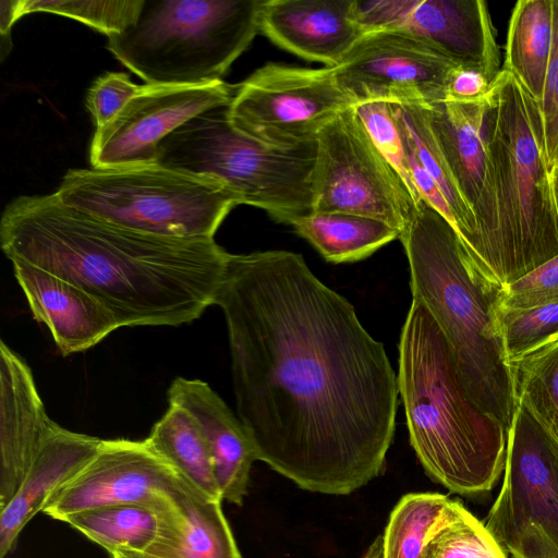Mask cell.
<instances>
[{"instance_id":"obj_16","label":"cell","mask_w":558,"mask_h":558,"mask_svg":"<svg viewBox=\"0 0 558 558\" xmlns=\"http://www.w3.org/2000/svg\"><path fill=\"white\" fill-rule=\"evenodd\" d=\"M487 94L472 102L441 100L422 105L456 185L475 217L477 232L468 252L484 272L497 231L486 134Z\"/></svg>"},{"instance_id":"obj_39","label":"cell","mask_w":558,"mask_h":558,"mask_svg":"<svg viewBox=\"0 0 558 558\" xmlns=\"http://www.w3.org/2000/svg\"><path fill=\"white\" fill-rule=\"evenodd\" d=\"M22 17L21 15V0H2L1 1V17H0V31L1 40L10 41V32L13 24Z\"/></svg>"},{"instance_id":"obj_30","label":"cell","mask_w":558,"mask_h":558,"mask_svg":"<svg viewBox=\"0 0 558 558\" xmlns=\"http://www.w3.org/2000/svg\"><path fill=\"white\" fill-rule=\"evenodd\" d=\"M144 0L111 1H44L21 0V15L49 12L80 21L107 35L120 34L133 25Z\"/></svg>"},{"instance_id":"obj_29","label":"cell","mask_w":558,"mask_h":558,"mask_svg":"<svg viewBox=\"0 0 558 558\" xmlns=\"http://www.w3.org/2000/svg\"><path fill=\"white\" fill-rule=\"evenodd\" d=\"M509 364L518 403L558 442V336Z\"/></svg>"},{"instance_id":"obj_8","label":"cell","mask_w":558,"mask_h":558,"mask_svg":"<svg viewBox=\"0 0 558 558\" xmlns=\"http://www.w3.org/2000/svg\"><path fill=\"white\" fill-rule=\"evenodd\" d=\"M65 205L143 233L214 238L241 204L219 180L158 163L122 169H72L54 192Z\"/></svg>"},{"instance_id":"obj_14","label":"cell","mask_w":558,"mask_h":558,"mask_svg":"<svg viewBox=\"0 0 558 558\" xmlns=\"http://www.w3.org/2000/svg\"><path fill=\"white\" fill-rule=\"evenodd\" d=\"M235 88L223 81L191 86L148 85L107 124L95 129L89 160L94 169L156 163L157 147L193 117L229 105Z\"/></svg>"},{"instance_id":"obj_25","label":"cell","mask_w":558,"mask_h":558,"mask_svg":"<svg viewBox=\"0 0 558 558\" xmlns=\"http://www.w3.org/2000/svg\"><path fill=\"white\" fill-rule=\"evenodd\" d=\"M553 43L551 0H520L511 12L505 63L538 102L541 100Z\"/></svg>"},{"instance_id":"obj_38","label":"cell","mask_w":558,"mask_h":558,"mask_svg":"<svg viewBox=\"0 0 558 558\" xmlns=\"http://www.w3.org/2000/svg\"><path fill=\"white\" fill-rule=\"evenodd\" d=\"M512 558H558V545L535 524L527 525L506 548Z\"/></svg>"},{"instance_id":"obj_15","label":"cell","mask_w":558,"mask_h":558,"mask_svg":"<svg viewBox=\"0 0 558 558\" xmlns=\"http://www.w3.org/2000/svg\"><path fill=\"white\" fill-rule=\"evenodd\" d=\"M185 485L146 441L102 439L95 456L46 502L43 513L64 521L97 507L144 504L162 508Z\"/></svg>"},{"instance_id":"obj_7","label":"cell","mask_w":558,"mask_h":558,"mask_svg":"<svg viewBox=\"0 0 558 558\" xmlns=\"http://www.w3.org/2000/svg\"><path fill=\"white\" fill-rule=\"evenodd\" d=\"M228 106L208 109L168 134L156 163L219 180L241 204L291 225L314 211L312 174L317 141L296 148L266 145L236 130Z\"/></svg>"},{"instance_id":"obj_35","label":"cell","mask_w":558,"mask_h":558,"mask_svg":"<svg viewBox=\"0 0 558 558\" xmlns=\"http://www.w3.org/2000/svg\"><path fill=\"white\" fill-rule=\"evenodd\" d=\"M144 87L133 83L123 72H106L98 76L86 93V108L95 128L107 124Z\"/></svg>"},{"instance_id":"obj_5","label":"cell","mask_w":558,"mask_h":558,"mask_svg":"<svg viewBox=\"0 0 558 558\" xmlns=\"http://www.w3.org/2000/svg\"><path fill=\"white\" fill-rule=\"evenodd\" d=\"M487 100L497 231L485 272L506 287L558 255V217L537 101L504 69Z\"/></svg>"},{"instance_id":"obj_19","label":"cell","mask_w":558,"mask_h":558,"mask_svg":"<svg viewBox=\"0 0 558 558\" xmlns=\"http://www.w3.org/2000/svg\"><path fill=\"white\" fill-rule=\"evenodd\" d=\"M12 265L35 319L48 327L63 355L85 351L120 328L101 303L75 284L24 262Z\"/></svg>"},{"instance_id":"obj_36","label":"cell","mask_w":558,"mask_h":558,"mask_svg":"<svg viewBox=\"0 0 558 558\" xmlns=\"http://www.w3.org/2000/svg\"><path fill=\"white\" fill-rule=\"evenodd\" d=\"M553 43L544 89L537 102L541 111L545 159L549 171L558 167V0H551Z\"/></svg>"},{"instance_id":"obj_6","label":"cell","mask_w":558,"mask_h":558,"mask_svg":"<svg viewBox=\"0 0 558 558\" xmlns=\"http://www.w3.org/2000/svg\"><path fill=\"white\" fill-rule=\"evenodd\" d=\"M263 0H144L107 49L148 85L221 81L259 32Z\"/></svg>"},{"instance_id":"obj_28","label":"cell","mask_w":558,"mask_h":558,"mask_svg":"<svg viewBox=\"0 0 558 558\" xmlns=\"http://www.w3.org/2000/svg\"><path fill=\"white\" fill-rule=\"evenodd\" d=\"M397 121L411 144L418 161L447 201L454 229L469 251L475 240V217L461 196L448 166L437 146L422 105L392 102Z\"/></svg>"},{"instance_id":"obj_31","label":"cell","mask_w":558,"mask_h":558,"mask_svg":"<svg viewBox=\"0 0 558 558\" xmlns=\"http://www.w3.org/2000/svg\"><path fill=\"white\" fill-rule=\"evenodd\" d=\"M426 558H509L508 554L466 509L432 535Z\"/></svg>"},{"instance_id":"obj_17","label":"cell","mask_w":558,"mask_h":558,"mask_svg":"<svg viewBox=\"0 0 558 558\" xmlns=\"http://www.w3.org/2000/svg\"><path fill=\"white\" fill-rule=\"evenodd\" d=\"M29 366L0 343V510L15 496L45 441L58 427Z\"/></svg>"},{"instance_id":"obj_32","label":"cell","mask_w":558,"mask_h":558,"mask_svg":"<svg viewBox=\"0 0 558 558\" xmlns=\"http://www.w3.org/2000/svg\"><path fill=\"white\" fill-rule=\"evenodd\" d=\"M353 108L375 146L401 177L415 205L418 204L422 198L411 178L405 142L392 102L366 101Z\"/></svg>"},{"instance_id":"obj_11","label":"cell","mask_w":558,"mask_h":558,"mask_svg":"<svg viewBox=\"0 0 558 558\" xmlns=\"http://www.w3.org/2000/svg\"><path fill=\"white\" fill-rule=\"evenodd\" d=\"M451 60L400 31L364 34L333 68L341 90L354 105L366 101L429 105L446 100Z\"/></svg>"},{"instance_id":"obj_27","label":"cell","mask_w":558,"mask_h":558,"mask_svg":"<svg viewBox=\"0 0 558 558\" xmlns=\"http://www.w3.org/2000/svg\"><path fill=\"white\" fill-rule=\"evenodd\" d=\"M63 522L105 548L109 554L142 555L155 542L160 509L144 504H118L88 509Z\"/></svg>"},{"instance_id":"obj_23","label":"cell","mask_w":558,"mask_h":558,"mask_svg":"<svg viewBox=\"0 0 558 558\" xmlns=\"http://www.w3.org/2000/svg\"><path fill=\"white\" fill-rule=\"evenodd\" d=\"M291 226L329 263H353L400 239L388 223L355 214L318 211L294 220Z\"/></svg>"},{"instance_id":"obj_33","label":"cell","mask_w":558,"mask_h":558,"mask_svg":"<svg viewBox=\"0 0 558 558\" xmlns=\"http://www.w3.org/2000/svg\"><path fill=\"white\" fill-rule=\"evenodd\" d=\"M500 327L510 363L558 336V301L527 310L500 308Z\"/></svg>"},{"instance_id":"obj_26","label":"cell","mask_w":558,"mask_h":558,"mask_svg":"<svg viewBox=\"0 0 558 558\" xmlns=\"http://www.w3.org/2000/svg\"><path fill=\"white\" fill-rule=\"evenodd\" d=\"M465 508L437 493L404 495L390 513L383 534V558H426L432 535Z\"/></svg>"},{"instance_id":"obj_21","label":"cell","mask_w":558,"mask_h":558,"mask_svg":"<svg viewBox=\"0 0 558 558\" xmlns=\"http://www.w3.org/2000/svg\"><path fill=\"white\" fill-rule=\"evenodd\" d=\"M100 438L69 430H53L29 466L12 500L0 510V558L13 549L19 535L49 498L95 456Z\"/></svg>"},{"instance_id":"obj_22","label":"cell","mask_w":558,"mask_h":558,"mask_svg":"<svg viewBox=\"0 0 558 558\" xmlns=\"http://www.w3.org/2000/svg\"><path fill=\"white\" fill-rule=\"evenodd\" d=\"M151 546L140 558H241L221 501L207 499L186 484L160 509Z\"/></svg>"},{"instance_id":"obj_37","label":"cell","mask_w":558,"mask_h":558,"mask_svg":"<svg viewBox=\"0 0 558 558\" xmlns=\"http://www.w3.org/2000/svg\"><path fill=\"white\" fill-rule=\"evenodd\" d=\"M492 84L481 70L457 65L451 70L447 81L446 100L477 101L486 96Z\"/></svg>"},{"instance_id":"obj_9","label":"cell","mask_w":558,"mask_h":558,"mask_svg":"<svg viewBox=\"0 0 558 558\" xmlns=\"http://www.w3.org/2000/svg\"><path fill=\"white\" fill-rule=\"evenodd\" d=\"M316 141L314 210L366 216L402 232L415 203L401 177L373 143L353 106L329 122Z\"/></svg>"},{"instance_id":"obj_13","label":"cell","mask_w":558,"mask_h":558,"mask_svg":"<svg viewBox=\"0 0 558 558\" xmlns=\"http://www.w3.org/2000/svg\"><path fill=\"white\" fill-rule=\"evenodd\" d=\"M353 19L364 33L404 32L451 60L481 70L494 83L499 48L483 0H353Z\"/></svg>"},{"instance_id":"obj_3","label":"cell","mask_w":558,"mask_h":558,"mask_svg":"<svg viewBox=\"0 0 558 558\" xmlns=\"http://www.w3.org/2000/svg\"><path fill=\"white\" fill-rule=\"evenodd\" d=\"M399 240L412 296L440 328L464 390L509 432L518 399L500 327L505 287L477 266L452 225L423 198Z\"/></svg>"},{"instance_id":"obj_41","label":"cell","mask_w":558,"mask_h":558,"mask_svg":"<svg viewBox=\"0 0 558 558\" xmlns=\"http://www.w3.org/2000/svg\"><path fill=\"white\" fill-rule=\"evenodd\" d=\"M554 204L558 217V167L550 171Z\"/></svg>"},{"instance_id":"obj_40","label":"cell","mask_w":558,"mask_h":558,"mask_svg":"<svg viewBox=\"0 0 558 558\" xmlns=\"http://www.w3.org/2000/svg\"><path fill=\"white\" fill-rule=\"evenodd\" d=\"M362 558H383V535L376 537Z\"/></svg>"},{"instance_id":"obj_1","label":"cell","mask_w":558,"mask_h":558,"mask_svg":"<svg viewBox=\"0 0 558 558\" xmlns=\"http://www.w3.org/2000/svg\"><path fill=\"white\" fill-rule=\"evenodd\" d=\"M215 305L256 459L327 495L377 477L395 435L398 376L353 305L281 250L230 254Z\"/></svg>"},{"instance_id":"obj_34","label":"cell","mask_w":558,"mask_h":558,"mask_svg":"<svg viewBox=\"0 0 558 558\" xmlns=\"http://www.w3.org/2000/svg\"><path fill=\"white\" fill-rule=\"evenodd\" d=\"M557 301L558 255L506 286L501 310H527Z\"/></svg>"},{"instance_id":"obj_12","label":"cell","mask_w":558,"mask_h":558,"mask_svg":"<svg viewBox=\"0 0 558 558\" xmlns=\"http://www.w3.org/2000/svg\"><path fill=\"white\" fill-rule=\"evenodd\" d=\"M504 473L485 527L504 549L530 524L558 545V442L522 403L508 432Z\"/></svg>"},{"instance_id":"obj_24","label":"cell","mask_w":558,"mask_h":558,"mask_svg":"<svg viewBox=\"0 0 558 558\" xmlns=\"http://www.w3.org/2000/svg\"><path fill=\"white\" fill-rule=\"evenodd\" d=\"M145 439L187 486L207 499L222 501L206 437L187 411L169 403Z\"/></svg>"},{"instance_id":"obj_20","label":"cell","mask_w":558,"mask_h":558,"mask_svg":"<svg viewBox=\"0 0 558 558\" xmlns=\"http://www.w3.org/2000/svg\"><path fill=\"white\" fill-rule=\"evenodd\" d=\"M167 395L170 404L187 411L201 426L222 500L241 506L247 493L252 464L257 460L242 422L201 379L177 377Z\"/></svg>"},{"instance_id":"obj_42","label":"cell","mask_w":558,"mask_h":558,"mask_svg":"<svg viewBox=\"0 0 558 558\" xmlns=\"http://www.w3.org/2000/svg\"><path fill=\"white\" fill-rule=\"evenodd\" d=\"M109 555H110L111 558H140L136 555L125 554V553H111Z\"/></svg>"},{"instance_id":"obj_2","label":"cell","mask_w":558,"mask_h":558,"mask_svg":"<svg viewBox=\"0 0 558 558\" xmlns=\"http://www.w3.org/2000/svg\"><path fill=\"white\" fill-rule=\"evenodd\" d=\"M5 256L60 277L101 303L121 327L180 326L215 305L230 253L214 238L128 229L63 204L24 195L4 208Z\"/></svg>"},{"instance_id":"obj_4","label":"cell","mask_w":558,"mask_h":558,"mask_svg":"<svg viewBox=\"0 0 558 558\" xmlns=\"http://www.w3.org/2000/svg\"><path fill=\"white\" fill-rule=\"evenodd\" d=\"M398 388L411 446L429 477L459 495L492 490L505 471L508 432L468 396L440 328L413 298L400 335Z\"/></svg>"},{"instance_id":"obj_10","label":"cell","mask_w":558,"mask_h":558,"mask_svg":"<svg viewBox=\"0 0 558 558\" xmlns=\"http://www.w3.org/2000/svg\"><path fill=\"white\" fill-rule=\"evenodd\" d=\"M352 106L333 68L267 63L235 87L228 118L236 130L266 145L296 148L315 143Z\"/></svg>"},{"instance_id":"obj_18","label":"cell","mask_w":558,"mask_h":558,"mask_svg":"<svg viewBox=\"0 0 558 558\" xmlns=\"http://www.w3.org/2000/svg\"><path fill=\"white\" fill-rule=\"evenodd\" d=\"M353 0H263L259 32L301 58L337 66L364 36Z\"/></svg>"}]
</instances>
